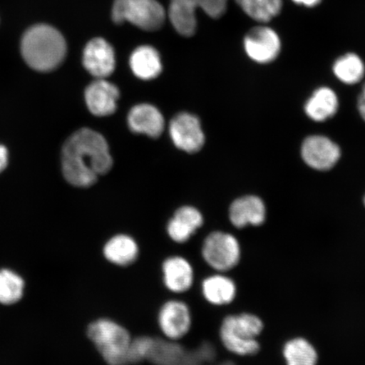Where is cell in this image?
I'll return each instance as SVG.
<instances>
[{
	"label": "cell",
	"mask_w": 365,
	"mask_h": 365,
	"mask_svg": "<svg viewBox=\"0 0 365 365\" xmlns=\"http://www.w3.org/2000/svg\"><path fill=\"white\" fill-rule=\"evenodd\" d=\"M264 327L262 319L257 314H228L219 324L218 339L228 353L240 357L257 355L261 350L257 337Z\"/></svg>",
	"instance_id": "cell-4"
},
{
	"label": "cell",
	"mask_w": 365,
	"mask_h": 365,
	"mask_svg": "<svg viewBox=\"0 0 365 365\" xmlns=\"http://www.w3.org/2000/svg\"><path fill=\"white\" fill-rule=\"evenodd\" d=\"M21 54L31 68L41 72L54 70L66 56L65 38L54 27L45 24L31 26L21 39Z\"/></svg>",
	"instance_id": "cell-2"
},
{
	"label": "cell",
	"mask_w": 365,
	"mask_h": 365,
	"mask_svg": "<svg viewBox=\"0 0 365 365\" xmlns=\"http://www.w3.org/2000/svg\"><path fill=\"white\" fill-rule=\"evenodd\" d=\"M232 225L236 228L262 226L267 219L266 204L257 195H245L232 202L228 211Z\"/></svg>",
	"instance_id": "cell-17"
},
{
	"label": "cell",
	"mask_w": 365,
	"mask_h": 365,
	"mask_svg": "<svg viewBox=\"0 0 365 365\" xmlns=\"http://www.w3.org/2000/svg\"><path fill=\"white\" fill-rule=\"evenodd\" d=\"M292 1L299 4V6L312 8L317 6L318 4L321 3L322 0H292Z\"/></svg>",
	"instance_id": "cell-30"
},
{
	"label": "cell",
	"mask_w": 365,
	"mask_h": 365,
	"mask_svg": "<svg viewBox=\"0 0 365 365\" xmlns=\"http://www.w3.org/2000/svg\"><path fill=\"white\" fill-rule=\"evenodd\" d=\"M156 324L159 334L163 339L181 341L192 329V309L182 297H168L158 309Z\"/></svg>",
	"instance_id": "cell-7"
},
{
	"label": "cell",
	"mask_w": 365,
	"mask_h": 365,
	"mask_svg": "<svg viewBox=\"0 0 365 365\" xmlns=\"http://www.w3.org/2000/svg\"><path fill=\"white\" fill-rule=\"evenodd\" d=\"M238 6L251 19L259 23H267L272 20L264 0H235Z\"/></svg>",
	"instance_id": "cell-26"
},
{
	"label": "cell",
	"mask_w": 365,
	"mask_h": 365,
	"mask_svg": "<svg viewBox=\"0 0 365 365\" xmlns=\"http://www.w3.org/2000/svg\"><path fill=\"white\" fill-rule=\"evenodd\" d=\"M332 71L342 83L355 85L364 79L365 65L358 54L349 53L336 59L333 63Z\"/></svg>",
	"instance_id": "cell-23"
},
{
	"label": "cell",
	"mask_w": 365,
	"mask_h": 365,
	"mask_svg": "<svg viewBox=\"0 0 365 365\" xmlns=\"http://www.w3.org/2000/svg\"><path fill=\"white\" fill-rule=\"evenodd\" d=\"M203 225L204 217L198 209L189 205L182 207L168 222L167 235L173 244L185 245L192 240Z\"/></svg>",
	"instance_id": "cell-15"
},
{
	"label": "cell",
	"mask_w": 365,
	"mask_h": 365,
	"mask_svg": "<svg viewBox=\"0 0 365 365\" xmlns=\"http://www.w3.org/2000/svg\"><path fill=\"white\" fill-rule=\"evenodd\" d=\"M200 255L210 271L227 273L239 266L241 246L238 239L230 232L213 231L200 244Z\"/></svg>",
	"instance_id": "cell-5"
},
{
	"label": "cell",
	"mask_w": 365,
	"mask_h": 365,
	"mask_svg": "<svg viewBox=\"0 0 365 365\" xmlns=\"http://www.w3.org/2000/svg\"><path fill=\"white\" fill-rule=\"evenodd\" d=\"M228 0H170L168 17L180 35L191 36L197 29L195 13L198 9L213 19L225 15Z\"/></svg>",
	"instance_id": "cell-8"
},
{
	"label": "cell",
	"mask_w": 365,
	"mask_h": 365,
	"mask_svg": "<svg viewBox=\"0 0 365 365\" xmlns=\"http://www.w3.org/2000/svg\"><path fill=\"white\" fill-rule=\"evenodd\" d=\"M86 336L106 365H129L128 354L133 335L120 322L100 317L86 326Z\"/></svg>",
	"instance_id": "cell-3"
},
{
	"label": "cell",
	"mask_w": 365,
	"mask_h": 365,
	"mask_svg": "<svg viewBox=\"0 0 365 365\" xmlns=\"http://www.w3.org/2000/svg\"><path fill=\"white\" fill-rule=\"evenodd\" d=\"M156 336L136 335L132 339L128 362L129 365H140L147 362L153 348Z\"/></svg>",
	"instance_id": "cell-25"
},
{
	"label": "cell",
	"mask_w": 365,
	"mask_h": 365,
	"mask_svg": "<svg viewBox=\"0 0 365 365\" xmlns=\"http://www.w3.org/2000/svg\"><path fill=\"white\" fill-rule=\"evenodd\" d=\"M202 365H237L235 362L231 361V360H225V361H222L216 364V362L214 363H208V364H204Z\"/></svg>",
	"instance_id": "cell-31"
},
{
	"label": "cell",
	"mask_w": 365,
	"mask_h": 365,
	"mask_svg": "<svg viewBox=\"0 0 365 365\" xmlns=\"http://www.w3.org/2000/svg\"><path fill=\"white\" fill-rule=\"evenodd\" d=\"M282 355L287 365H317V350L303 337H296L285 342Z\"/></svg>",
	"instance_id": "cell-24"
},
{
	"label": "cell",
	"mask_w": 365,
	"mask_h": 365,
	"mask_svg": "<svg viewBox=\"0 0 365 365\" xmlns=\"http://www.w3.org/2000/svg\"><path fill=\"white\" fill-rule=\"evenodd\" d=\"M83 65L91 76L105 79L112 75L116 65L115 53L106 40L94 38L86 44Z\"/></svg>",
	"instance_id": "cell-16"
},
{
	"label": "cell",
	"mask_w": 365,
	"mask_h": 365,
	"mask_svg": "<svg viewBox=\"0 0 365 365\" xmlns=\"http://www.w3.org/2000/svg\"><path fill=\"white\" fill-rule=\"evenodd\" d=\"M358 110L360 116L365 121V84L363 86L361 93H360L358 98Z\"/></svg>",
	"instance_id": "cell-28"
},
{
	"label": "cell",
	"mask_w": 365,
	"mask_h": 365,
	"mask_svg": "<svg viewBox=\"0 0 365 365\" xmlns=\"http://www.w3.org/2000/svg\"><path fill=\"white\" fill-rule=\"evenodd\" d=\"M300 154L304 163L312 170L327 171L339 162L341 150L329 137L313 135L304 140Z\"/></svg>",
	"instance_id": "cell-10"
},
{
	"label": "cell",
	"mask_w": 365,
	"mask_h": 365,
	"mask_svg": "<svg viewBox=\"0 0 365 365\" xmlns=\"http://www.w3.org/2000/svg\"><path fill=\"white\" fill-rule=\"evenodd\" d=\"M120 91L116 86L105 79L91 83L85 91L86 105L96 116H108L115 112Z\"/></svg>",
	"instance_id": "cell-18"
},
{
	"label": "cell",
	"mask_w": 365,
	"mask_h": 365,
	"mask_svg": "<svg viewBox=\"0 0 365 365\" xmlns=\"http://www.w3.org/2000/svg\"><path fill=\"white\" fill-rule=\"evenodd\" d=\"M26 282L21 273L11 267L0 268V305L14 307L24 299Z\"/></svg>",
	"instance_id": "cell-22"
},
{
	"label": "cell",
	"mask_w": 365,
	"mask_h": 365,
	"mask_svg": "<svg viewBox=\"0 0 365 365\" xmlns=\"http://www.w3.org/2000/svg\"><path fill=\"white\" fill-rule=\"evenodd\" d=\"M105 262L117 268L134 266L140 257V245L135 237L120 232L103 242L101 249Z\"/></svg>",
	"instance_id": "cell-13"
},
{
	"label": "cell",
	"mask_w": 365,
	"mask_h": 365,
	"mask_svg": "<svg viewBox=\"0 0 365 365\" xmlns=\"http://www.w3.org/2000/svg\"><path fill=\"white\" fill-rule=\"evenodd\" d=\"M113 159L106 140L91 129L75 132L63 145L62 168L70 184L88 187L111 170Z\"/></svg>",
	"instance_id": "cell-1"
},
{
	"label": "cell",
	"mask_w": 365,
	"mask_h": 365,
	"mask_svg": "<svg viewBox=\"0 0 365 365\" xmlns=\"http://www.w3.org/2000/svg\"><path fill=\"white\" fill-rule=\"evenodd\" d=\"M8 150L4 145H0V173L7 167L8 164Z\"/></svg>",
	"instance_id": "cell-29"
},
{
	"label": "cell",
	"mask_w": 365,
	"mask_h": 365,
	"mask_svg": "<svg viewBox=\"0 0 365 365\" xmlns=\"http://www.w3.org/2000/svg\"><path fill=\"white\" fill-rule=\"evenodd\" d=\"M339 109V98L334 90L322 86L313 91L304 103L307 116L314 122H325L335 116Z\"/></svg>",
	"instance_id": "cell-19"
},
{
	"label": "cell",
	"mask_w": 365,
	"mask_h": 365,
	"mask_svg": "<svg viewBox=\"0 0 365 365\" xmlns=\"http://www.w3.org/2000/svg\"><path fill=\"white\" fill-rule=\"evenodd\" d=\"M244 47L251 61L267 65L279 56L282 42L275 30L264 25L257 26L245 36Z\"/></svg>",
	"instance_id": "cell-11"
},
{
	"label": "cell",
	"mask_w": 365,
	"mask_h": 365,
	"mask_svg": "<svg viewBox=\"0 0 365 365\" xmlns=\"http://www.w3.org/2000/svg\"><path fill=\"white\" fill-rule=\"evenodd\" d=\"M364 207H365V195H364Z\"/></svg>",
	"instance_id": "cell-32"
},
{
	"label": "cell",
	"mask_w": 365,
	"mask_h": 365,
	"mask_svg": "<svg viewBox=\"0 0 365 365\" xmlns=\"http://www.w3.org/2000/svg\"><path fill=\"white\" fill-rule=\"evenodd\" d=\"M266 1L267 10L273 18L277 17L281 13L284 1L282 0H264Z\"/></svg>",
	"instance_id": "cell-27"
},
{
	"label": "cell",
	"mask_w": 365,
	"mask_h": 365,
	"mask_svg": "<svg viewBox=\"0 0 365 365\" xmlns=\"http://www.w3.org/2000/svg\"><path fill=\"white\" fill-rule=\"evenodd\" d=\"M160 274L164 289L173 296L188 294L196 284L194 264L184 255H167L160 264Z\"/></svg>",
	"instance_id": "cell-9"
},
{
	"label": "cell",
	"mask_w": 365,
	"mask_h": 365,
	"mask_svg": "<svg viewBox=\"0 0 365 365\" xmlns=\"http://www.w3.org/2000/svg\"><path fill=\"white\" fill-rule=\"evenodd\" d=\"M200 296L205 303L213 307L230 305L237 298L238 286L230 276L221 272H210L196 280Z\"/></svg>",
	"instance_id": "cell-12"
},
{
	"label": "cell",
	"mask_w": 365,
	"mask_h": 365,
	"mask_svg": "<svg viewBox=\"0 0 365 365\" xmlns=\"http://www.w3.org/2000/svg\"><path fill=\"white\" fill-rule=\"evenodd\" d=\"M170 135L178 148L194 153L202 148L205 135L200 120L192 114H178L170 124Z\"/></svg>",
	"instance_id": "cell-14"
},
{
	"label": "cell",
	"mask_w": 365,
	"mask_h": 365,
	"mask_svg": "<svg viewBox=\"0 0 365 365\" xmlns=\"http://www.w3.org/2000/svg\"><path fill=\"white\" fill-rule=\"evenodd\" d=\"M128 124L135 133L145 134L153 138L161 135L164 129L162 113L153 105H136L128 115Z\"/></svg>",
	"instance_id": "cell-20"
},
{
	"label": "cell",
	"mask_w": 365,
	"mask_h": 365,
	"mask_svg": "<svg viewBox=\"0 0 365 365\" xmlns=\"http://www.w3.org/2000/svg\"><path fill=\"white\" fill-rule=\"evenodd\" d=\"M166 11L158 0H114L112 19L116 24L130 22L147 31L161 29Z\"/></svg>",
	"instance_id": "cell-6"
},
{
	"label": "cell",
	"mask_w": 365,
	"mask_h": 365,
	"mask_svg": "<svg viewBox=\"0 0 365 365\" xmlns=\"http://www.w3.org/2000/svg\"><path fill=\"white\" fill-rule=\"evenodd\" d=\"M130 65L135 76L141 80H153L161 74V58L156 49L150 46H140L132 53Z\"/></svg>",
	"instance_id": "cell-21"
}]
</instances>
